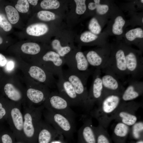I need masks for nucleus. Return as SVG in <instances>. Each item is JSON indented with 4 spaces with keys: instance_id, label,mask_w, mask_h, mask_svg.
<instances>
[{
    "instance_id": "nucleus-1",
    "label": "nucleus",
    "mask_w": 143,
    "mask_h": 143,
    "mask_svg": "<svg viewBox=\"0 0 143 143\" xmlns=\"http://www.w3.org/2000/svg\"><path fill=\"white\" fill-rule=\"evenodd\" d=\"M122 94L113 93L103 95L97 107L90 112L91 116L95 118L99 124L106 129L113 119L114 115L122 102Z\"/></svg>"
},
{
    "instance_id": "nucleus-2",
    "label": "nucleus",
    "mask_w": 143,
    "mask_h": 143,
    "mask_svg": "<svg viewBox=\"0 0 143 143\" xmlns=\"http://www.w3.org/2000/svg\"><path fill=\"white\" fill-rule=\"evenodd\" d=\"M16 61L19 70L23 75L42 83L50 88H56L57 81L52 74L42 67L23 60Z\"/></svg>"
},
{
    "instance_id": "nucleus-3",
    "label": "nucleus",
    "mask_w": 143,
    "mask_h": 143,
    "mask_svg": "<svg viewBox=\"0 0 143 143\" xmlns=\"http://www.w3.org/2000/svg\"><path fill=\"white\" fill-rule=\"evenodd\" d=\"M63 77L73 86L82 103V107L90 112L93 108L89 100L88 91L86 87L88 77L74 72L69 69L63 71Z\"/></svg>"
},
{
    "instance_id": "nucleus-4",
    "label": "nucleus",
    "mask_w": 143,
    "mask_h": 143,
    "mask_svg": "<svg viewBox=\"0 0 143 143\" xmlns=\"http://www.w3.org/2000/svg\"><path fill=\"white\" fill-rule=\"evenodd\" d=\"M21 77L25 86L26 100L32 104H43L51 92L50 88L23 75Z\"/></svg>"
},
{
    "instance_id": "nucleus-5",
    "label": "nucleus",
    "mask_w": 143,
    "mask_h": 143,
    "mask_svg": "<svg viewBox=\"0 0 143 143\" xmlns=\"http://www.w3.org/2000/svg\"><path fill=\"white\" fill-rule=\"evenodd\" d=\"M7 99L14 102L26 100L25 88L21 77L17 74L10 76L0 90Z\"/></svg>"
},
{
    "instance_id": "nucleus-6",
    "label": "nucleus",
    "mask_w": 143,
    "mask_h": 143,
    "mask_svg": "<svg viewBox=\"0 0 143 143\" xmlns=\"http://www.w3.org/2000/svg\"><path fill=\"white\" fill-rule=\"evenodd\" d=\"M47 110L45 117L47 123L64 137L71 138L75 131V121L62 114Z\"/></svg>"
},
{
    "instance_id": "nucleus-7",
    "label": "nucleus",
    "mask_w": 143,
    "mask_h": 143,
    "mask_svg": "<svg viewBox=\"0 0 143 143\" xmlns=\"http://www.w3.org/2000/svg\"><path fill=\"white\" fill-rule=\"evenodd\" d=\"M55 51L47 52L41 59L33 61L30 63L38 65L58 78L63 77L62 67L65 60Z\"/></svg>"
},
{
    "instance_id": "nucleus-8",
    "label": "nucleus",
    "mask_w": 143,
    "mask_h": 143,
    "mask_svg": "<svg viewBox=\"0 0 143 143\" xmlns=\"http://www.w3.org/2000/svg\"><path fill=\"white\" fill-rule=\"evenodd\" d=\"M43 104L47 110L62 114L75 121V113L68 102L58 92H51Z\"/></svg>"
},
{
    "instance_id": "nucleus-9",
    "label": "nucleus",
    "mask_w": 143,
    "mask_h": 143,
    "mask_svg": "<svg viewBox=\"0 0 143 143\" xmlns=\"http://www.w3.org/2000/svg\"><path fill=\"white\" fill-rule=\"evenodd\" d=\"M141 106L140 103L133 101H122L114 115L113 119L128 126H132L137 122V118L136 112Z\"/></svg>"
},
{
    "instance_id": "nucleus-10",
    "label": "nucleus",
    "mask_w": 143,
    "mask_h": 143,
    "mask_svg": "<svg viewBox=\"0 0 143 143\" xmlns=\"http://www.w3.org/2000/svg\"><path fill=\"white\" fill-rule=\"evenodd\" d=\"M114 56L113 59H109L106 65L102 70L104 73L108 72L113 74L119 80L124 81L128 75L125 52L122 49H118Z\"/></svg>"
},
{
    "instance_id": "nucleus-11",
    "label": "nucleus",
    "mask_w": 143,
    "mask_h": 143,
    "mask_svg": "<svg viewBox=\"0 0 143 143\" xmlns=\"http://www.w3.org/2000/svg\"><path fill=\"white\" fill-rule=\"evenodd\" d=\"M74 54L73 58L65 60L69 69L77 74L89 77L91 72L85 56L80 51L77 52Z\"/></svg>"
},
{
    "instance_id": "nucleus-12",
    "label": "nucleus",
    "mask_w": 143,
    "mask_h": 143,
    "mask_svg": "<svg viewBox=\"0 0 143 143\" xmlns=\"http://www.w3.org/2000/svg\"><path fill=\"white\" fill-rule=\"evenodd\" d=\"M56 88L59 94L66 100L70 106L82 107L73 87L68 81L63 77L58 78L57 81Z\"/></svg>"
},
{
    "instance_id": "nucleus-13",
    "label": "nucleus",
    "mask_w": 143,
    "mask_h": 143,
    "mask_svg": "<svg viewBox=\"0 0 143 143\" xmlns=\"http://www.w3.org/2000/svg\"><path fill=\"white\" fill-rule=\"evenodd\" d=\"M126 66L129 80H140L143 76V63L133 52L125 54Z\"/></svg>"
},
{
    "instance_id": "nucleus-14",
    "label": "nucleus",
    "mask_w": 143,
    "mask_h": 143,
    "mask_svg": "<svg viewBox=\"0 0 143 143\" xmlns=\"http://www.w3.org/2000/svg\"><path fill=\"white\" fill-rule=\"evenodd\" d=\"M101 70L95 69L93 75V79L88 91L90 102L93 107L100 102L102 96L103 87L101 78Z\"/></svg>"
},
{
    "instance_id": "nucleus-15",
    "label": "nucleus",
    "mask_w": 143,
    "mask_h": 143,
    "mask_svg": "<svg viewBox=\"0 0 143 143\" xmlns=\"http://www.w3.org/2000/svg\"><path fill=\"white\" fill-rule=\"evenodd\" d=\"M104 73V74L101 77L103 87L102 95L109 93L122 94L125 88L119 79L110 73L105 72Z\"/></svg>"
},
{
    "instance_id": "nucleus-16",
    "label": "nucleus",
    "mask_w": 143,
    "mask_h": 143,
    "mask_svg": "<svg viewBox=\"0 0 143 143\" xmlns=\"http://www.w3.org/2000/svg\"><path fill=\"white\" fill-rule=\"evenodd\" d=\"M91 117L86 118L78 132V143H96Z\"/></svg>"
},
{
    "instance_id": "nucleus-17",
    "label": "nucleus",
    "mask_w": 143,
    "mask_h": 143,
    "mask_svg": "<svg viewBox=\"0 0 143 143\" xmlns=\"http://www.w3.org/2000/svg\"><path fill=\"white\" fill-rule=\"evenodd\" d=\"M127 86L121 95L123 102H127L136 99L142 95L143 92V82L140 80H128Z\"/></svg>"
},
{
    "instance_id": "nucleus-18",
    "label": "nucleus",
    "mask_w": 143,
    "mask_h": 143,
    "mask_svg": "<svg viewBox=\"0 0 143 143\" xmlns=\"http://www.w3.org/2000/svg\"><path fill=\"white\" fill-rule=\"evenodd\" d=\"M38 131V143H50L60 133L48 123L40 122Z\"/></svg>"
},
{
    "instance_id": "nucleus-19",
    "label": "nucleus",
    "mask_w": 143,
    "mask_h": 143,
    "mask_svg": "<svg viewBox=\"0 0 143 143\" xmlns=\"http://www.w3.org/2000/svg\"><path fill=\"white\" fill-rule=\"evenodd\" d=\"M85 56L90 65L101 70L104 69L109 60L94 50L88 52Z\"/></svg>"
},
{
    "instance_id": "nucleus-20",
    "label": "nucleus",
    "mask_w": 143,
    "mask_h": 143,
    "mask_svg": "<svg viewBox=\"0 0 143 143\" xmlns=\"http://www.w3.org/2000/svg\"><path fill=\"white\" fill-rule=\"evenodd\" d=\"M48 30V27L46 24L38 23L29 25L27 28L26 32L29 35L38 36L46 34Z\"/></svg>"
},
{
    "instance_id": "nucleus-21",
    "label": "nucleus",
    "mask_w": 143,
    "mask_h": 143,
    "mask_svg": "<svg viewBox=\"0 0 143 143\" xmlns=\"http://www.w3.org/2000/svg\"><path fill=\"white\" fill-rule=\"evenodd\" d=\"M24 119L23 130L26 137H31L35 132L31 115L29 113H26L24 115Z\"/></svg>"
},
{
    "instance_id": "nucleus-22",
    "label": "nucleus",
    "mask_w": 143,
    "mask_h": 143,
    "mask_svg": "<svg viewBox=\"0 0 143 143\" xmlns=\"http://www.w3.org/2000/svg\"><path fill=\"white\" fill-rule=\"evenodd\" d=\"M10 114L15 128L19 131L23 129L24 120L23 115L19 109L15 107L12 109Z\"/></svg>"
},
{
    "instance_id": "nucleus-23",
    "label": "nucleus",
    "mask_w": 143,
    "mask_h": 143,
    "mask_svg": "<svg viewBox=\"0 0 143 143\" xmlns=\"http://www.w3.org/2000/svg\"><path fill=\"white\" fill-rule=\"evenodd\" d=\"M20 50L22 53L26 55H35L39 53L41 51L40 46L33 42H28L23 43L21 46Z\"/></svg>"
},
{
    "instance_id": "nucleus-24",
    "label": "nucleus",
    "mask_w": 143,
    "mask_h": 143,
    "mask_svg": "<svg viewBox=\"0 0 143 143\" xmlns=\"http://www.w3.org/2000/svg\"><path fill=\"white\" fill-rule=\"evenodd\" d=\"M95 134L96 143H110L106 129L99 124L97 127L93 126Z\"/></svg>"
},
{
    "instance_id": "nucleus-25",
    "label": "nucleus",
    "mask_w": 143,
    "mask_h": 143,
    "mask_svg": "<svg viewBox=\"0 0 143 143\" xmlns=\"http://www.w3.org/2000/svg\"><path fill=\"white\" fill-rule=\"evenodd\" d=\"M130 130L129 126L122 122H118L114 128L113 133L117 137L124 138L127 136Z\"/></svg>"
},
{
    "instance_id": "nucleus-26",
    "label": "nucleus",
    "mask_w": 143,
    "mask_h": 143,
    "mask_svg": "<svg viewBox=\"0 0 143 143\" xmlns=\"http://www.w3.org/2000/svg\"><path fill=\"white\" fill-rule=\"evenodd\" d=\"M51 44L52 48L61 57H64L71 51V48L70 46H62L60 41L57 39L53 40Z\"/></svg>"
},
{
    "instance_id": "nucleus-27",
    "label": "nucleus",
    "mask_w": 143,
    "mask_h": 143,
    "mask_svg": "<svg viewBox=\"0 0 143 143\" xmlns=\"http://www.w3.org/2000/svg\"><path fill=\"white\" fill-rule=\"evenodd\" d=\"M5 10L7 19L12 24L16 23L19 19V15L17 10L11 5H7L5 8Z\"/></svg>"
},
{
    "instance_id": "nucleus-28",
    "label": "nucleus",
    "mask_w": 143,
    "mask_h": 143,
    "mask_svg": "<svg viewBox=\"0 0 143 143\" xmlns=\"http://www.w3.org/2000/svg\"><path fill=\"white\" fill-rule=\"evenodd\" d=\"M125 23L123 17L119 16L115 19L114 23L112 27L113 33L117 35L121 34L123 32L122 28Z\"/></svg>"
},
{
    "instance_id": "nucleus-29",
    "label": "nucleus",
    "mask_w": 143,
    "mask_h": 143,
    "mask_svg": "<svg viewBox=\"0 0 143 143\" xmlns=\"http://www.w3.org/2000/svg\"><path fill=\"white\" fill-rule=\"evenodd\" d=\"M127 39L129 41H132L137 38H142L143 37V31L139 28L131 29L126 34Z\"/></svg>"
},
{
    "instance_id": "nucleus-30",
    "label": "nucleus",
    "mask_w": 143,
    "mask_h": 143,
    "mask_svg": "<svg viewBox=\"0 0 143 143\" xmlns=\"http://www.w3.org/2000/svg\"><path fill=\"white\" fill-rule=\"evenodd\" d=\"M60 6L59 2L56 0H44L40 4L41 7L45 9H56Z\"/></svg>"
},
{
    "instance_id": "nucleus-31",
    "label": "nucleus",
    "mask_w": 143,
    "mask_h": 143,
    "mask_svg": "<svg viewBox=\"0 0 143 143\" xmlns=\"http://www.w3.org/2000/svg\"><path fill=\"white\" fill-rule=\"evenodd\" d=\"M37 15L39 19L44 21L52 20L55 19L54 14L47 11H40L38 13Z\"/></svg>"
},
{
    "instance_id": "nucleus-32",
    "label": "nucleus",
    "mask_w": 143,
    "mask_h": 143,
    "mask_svg": "<svg viewBox=\"0 0 143 143\" xmlns=\"http://www.w3.org/2000/svg\"><path fill=\"white\" fill-rule=\"evenodd\" d=\"M16 9L22 13L27 12L29 10V4L27 0H19L15 5Z\"/></svg>"
},
{
    "instance_id": "nucleus-33",
    "label": "nucleus",
    "mask_w": 143,
    "mask_h": 143,
    "mask_svg": "<svg viewBox=\"0 0 143 143\" xmlns=\"http://www.w3.org/2000/svg\"><path fill=\"white\" fill-rule=\"evenodd\" d=\"M88 28L92 33L96 34H99L101 29L100 25L95 18H93L90 21Z\"/></svg>"
},
{
    "instance_id": "nucleus-34",
    "label": "nucleus",
    "mask_w": 143,
    "mask_h": 143,
    "mask_svg": "<svg viewBox=\"0 0 143 143\" xmlns=\"http://www.w3.org/2000/svg\"><path fill=\"white\" fill-rule=\"evenodd\" d=\"M0 27L5 31H10L12 29V25L3 14H0Z\"/></svg>"
},
{
    "instance_id": "nucleus-35",
    "label": "nucleus",
    "mask_w": 143,
    "mask_h": 143,
    "mask_svg": "<svg viewBox=\"0 0 143 143\" xmlns=\"http://www.w3.org/2000/svg\"><path fill=\"white\" fill-rule=\"evenodd\" d=\"M98 37L89 31H86L82 33L81 35L80 39L83 42L88 43L96 40Z\"/></svg>"
},
{
    "instance_id": "nucleus-36",
    "label": "nucleus",
    "mask_w": 143,
    "mask_h": 143,
    "mask_svg": "<svg viewBox=\"0 0 143 143\" xmlns=\"http://www.w3.org/2000/svg\"><path fill=\"white\" fill-rule=\"evenodd\" d=\"M130 131H132L133 136L136 138L140 137V133L143 132V123L142 122H136L132 126Z\"/></svg>"
},
{
    "instance_id": "nucleus-37",
    "label": "nucleus",
    "mask_w": 143,
    "mask_h": 143,
    "mask_svg": "<svg viewBox=\"0 0 143 143\" xmlns=\"http://www.w3.org/2000/svg\"><path fill=\"white\" fill-rule=\"evenodd\" d=\"M76 4L75 12L79 15L83 14L85 11L86 7L85 0H74Z\"/></svg>"
},
{
    "instance_id": "nucleus-38",
    "label": "nucleus",
    "mask_w": 143,
    "mask_h": 143,
    "mask_svg": "<svg viewBox=\"0 0 143 143\" xmlns=\"http://www.w3.org/2000/svg\"><path fill=\"white\" fill-rule=\"evenodd\" d=\"M7 106L5 99L0 97V121L6 117L7 115Z\"/></svg>"
},
{
    "instance_id": "nucleus-39",
    "label": "nucleus",
    "mask_w": 143,
    "mask_h": 143,
    "mask_svg": "<svg viewBox=\"0 0 143 143\" xmlns=\"http://www.w3.org/2000/svg\"><path fill=\"white\" fill-rule=\"evenodd\" d=\"M10 59H7L4 55L0 53V68L4 72L8 66Z\"/></svg>"
},
{
    "instance_id": "nucleus-40",
    "label": "nucleus",
    "mask_w": 143,
    "mask_h": 143,
    "mask_svg": "<svg viewBox=\"0 0 143 143\" xmlns=\"http://www.w3.org/2000/svg\"><path fill=\"white\" fill-rule=\"evenodd\" d=\"M0 143H12L11 137L5 131H0Z\"/></svg>"
},
{
    "instance_id": "nucleus-41",
    "label": "nucleus",
    "mask_w": 143,
    "mask_h": 143,
    "mask_svg": "<svg viewBox=\"0 0 143 143\" xmlns=\"http://www.w3.org/2000/svg\"><path fill=\"white\" fill-rule=\"evenodd\" d=\"M97 12L99 14L103 15L106 13L109 10L108 6L106 5H97L96 8Z\"/></svg>"
},
{
    "instance_id": "nucleus-42",
    "label": "nucleus",
    "mask_w": 143,
    "mask_h": 143,
    "mask_svg": "<svg viewBox=\"0 0 143 143\" xmlns=\"http://www.w3.org/2000/svg\"><path fill=\"white\" fill-rule=\"evenodd\" d=\"M9 76L6 74L0 68V90L5 81Z\"/></svg>"
},
{
    "instance_id": "nucleus-43",
    "label": "nucleus",
    "mask_w": 143,
    "mask_h": 143,
    "mask_svg": "<svg viewBox=\"0 0 143 143\" xmlns=\"http://www.w3.org/2000/svg\"><path fill=\"white\" fill-rule=\"evenodd\" d=\"M64 137L60 133L50 143H66Z\"/></svg>"
},
{
    "instance_id": "nucleus-44",
    "label": "nucleus",
    "mask_w": 143,
    "mask_h": 143,
    "mask_svg": "<svg viewBox=\"0 0 143 143\" xmlns=\"http://www.w3.org/2000/svg\"><path fill=\"white\" fill-rule=\"evenodd\" d=\"M97 5L94 2H90L88 5V7L90 10H93L96 8Z\"/></svg>"
},
{
    "instance_id": "nucleus-45",
    "label": "nucleus",
    "mask_w": 143,
    "mask_h": 143,
    "mask_svg": "<svg viewBox=\"0 0 143 143\" xmlns=\"http://www.w3.org/2000/svg\"><path fill=\"white\" fill-rule=\"evenodd\" d=\"M28 2L32 5L36 6L37 5L38 0H28Z\"/></svg>"
},
{
    "instance_id": "nucleus-46",
    "label": "nucleus",
    "mask_w": 143,
    "mask_h": 143,
    "mask_svg": "<svg viewBox=\"0 0 143 143\" xmlns=\"http://www.w3.org/2000/svg\"><path fill=\"white\" fill-rule=\"evenodd\" d=\"M94 3L96 4H100V1L99 0H94Z\"/></svg>"
},
{
    "instance_id": "nucleus-47",
    "label": "nucleus",
    "mask_w": 143,
    "mask_h": 143,
    "mask_svg": "<svg viewBox=\"0 0 143 143\" xmlns=\"http://www.w3.org/2000/svg\"><path fill=\"white\" fill-rule=\"evenodd\" d=\"M137 143H143L142 141H141L138 142Z\"/></svg>"
},
{
    "instance_id": "nucleus-48",
    "label": "nucleus",
    "mask_w": 143,
    "mask_h": 143,
    "mask_svg": "<svg viewBox=\"0 0 143 143\" xmlns=\"http://www.w3.org/2000/svg\"><path fill=\"white\" fill-rule=\"evenodd\" d=\"M2 131V129H1V127L0 126V131Z\"/></svg>"
},
{
    "instance_id": "nucleus-49",
    "label": "nucleus",
    "mask_w": 143,
    "mask_h": 143,
    "mask_svg": "<svg viewBox=\"0 0 143 143\" xmlns=\"http://www.w3.org/2000/svg\"><path fill=\"white\" fill-rule=\"evenodd\" d=\"M141 2L142 3H143V0H141Z\"/></svg>"
},
{
    "instance_id": "nucleus-50",
    "label": "nucleus",
    "mask_w": 143,
    "mask_h": 143,
    "mask_svg": "<svg viewBox=\"0 0 143 143\" xmlns=\"http://www.w3.org/2000/svg\"><path fill=\"white\" fill-rule=\"evenodd\" d=\"M142 22L143 23V18H142Z\"/></svg>"
}]
</instances>
